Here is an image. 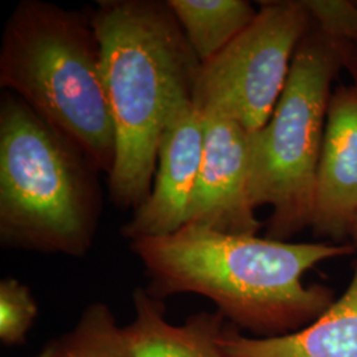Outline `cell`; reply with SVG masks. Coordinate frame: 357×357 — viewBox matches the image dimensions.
Instances as JSON below:
<instances>
[{
	"label": "cell",
	"mask_w": 357,
	"mask_h": 357,
	"mask_svg": "<svg viewBox=\"0 0 357 357\" xmlns=\"http://www.w3.org/2000/svg\"><path fill=\"white\" fill-rule=\"evenodd\" d=\"M155 298L197 294L237 330L255 337L298 331L335 301L331 289L303 277L320 262L352 255L347 243H291L229 234L199 225L130 243Z\"/></svg>",
	"instance_id": "obj_1"
},
{
	"label": "cell",
	"mask_w": 357,
	"mask_h": 357,
	"mask_svg": "<svg viewBox=\"0 0 357 357\" xmlns=\"http://www.w3.org/2000/svg\"><path fill=\"white\" fill-rule=\"evenodd\" d=\"M90 13L115 131L109 196L134 212L150 197L168 116L193 94L202 63L167 0H101Z\"/></svg>",
	"instance_id": "obj_2"
},
{
	"label": "cell",
	"mask_w": 357,
	"mask_h": 357,
	"mask_svg": "<svg viewBox=\"0 0 357 357\" xmlns=\"http://www.w3.org/2000/svg\"><path fill=\"white\" fill-rule=\"evenodd\" d=\"M0 88L76 144L101 174L112 172L114 125L90 11L43 0L19 1L3 29Z\"/></svg>",
	"instance_id": "obj_3"
},
{
	"label": "cell",
	"mask_w": 357,
	"mask_h": 357,
	"mask_svg": "<svg viewBox=\"0 0 357 357\" xmlns=\"http://www.w3.org/2000/svg\"><path fill=\"white\" fill-rule=\"evenodd\" d=\"M86 155L11 91L0 97V243L81 258L103 209Z\"/></svg>",
	"instance_id": "obj_4"
},
{
	"label": "cell",
	"mask_w": 357,
	"mask_h": 357,
	"mask_svg": "<svg viewBox=\"0 0 357 357\" xmlns=\"http://www.w3.org/2000/svg\"><path fill=\"white\" fill-rule=\"evenodd\" d=\"M342 45L314 22L294 56L266 125L250 132V200L271 206L266 237L289 241L311 228L317 172Z\"/></svg>",
	"instance_id": "obj_5"
},
{
	"label": "cell",
	"mask_w": 357,
	"mask_h": 357,
	"mask_svg": "<svg viewBox=\"0 0 357 357\" xmlns=\"http://www.w3.org/2000/svg\"><path fill=\"white\" fill-rule=\"evenodd\" d=\"M311 24L305 1H262L255 20L216 57L202 64L193 101L199 107L221 109L249 132L264 128Z\"/></svg>",
	"instance_id": "obj_6"
},
{
	"label": "cell",
	"mask_w": 357,
	"mask_h": 357,
	"mask_svg": "<svg viewBox=\"0 0 357 357\" xmlns=\"http://www.w3.org/2000/svg\"><path fill=\"white\" fill-rule=\"evenodd\" d=\"M204 139V115L193 94L180 97L160 139L150 197L121 228L130 243L168 236L188 224Z\"/></svg>",
	"instance_id": "obj_7"
},
{
	"label": "cell",
	"mask_w": 357,
	"mask_h": 357,
	"mask_svg": "<svg viewBox=\"0 0 357 357\" xmlns=\"http://www.w3.org/2000/svg\"><path fill=\"white\" fill-rule=\"evenodd\" d=\"M200 109L204 153L188 224L255 236L264 225L250 200V132L218 107Z\"/></svg>",
	"instance_id": "obj_8"
},
{
	"label": "cell",
	"mask_w": 357,
	"mask_h": 357,
	"mask_svg": "<svg viewBox=\"0 0 357 357\" xmlns=\"http://www.w3.org/2000/svg\"><path fill=\"white\" fill-rule=\"evenodd\" d=\"M357 215V88L331 94L315 183L311 229L339 243Z\"/></svg>",
	"instance_id": "obj_9"
},
{
	"label": "cell",
	"mask_w": 357,
	"mask_h": 357,
	"mask_svg": "<svg viewBox=\"0 0 357 357\" xmlns=\"http://www.w3.org/2000/svg\"><path fill=\"white\" fill-rule=\"evenodd\" d=\"M225 357H357V270L344 293L320 317L298 331L274 336H243L228 326Z\"/></svg>",
	"instance_id": "obj_10"
},
{
	"label": "cell",
	"mask_w": 357,
	"mask_h": 357,
	"mask_svg": "<svg viewBox=\"0 0 357 357\" xmlns=\"http://www.w3.org/2000/svg\"><path fill=\"white\" fill-rule=\"evenodd\" d=\"M134 318L125 333L134 357H225L222 336L229 323L218 311H202L183 324L166 318L163 301L146 289L132 293Z\"/></svg>",
	"instance_id": "obj_11"
},
{
	"label": "cell",
	"mask_w": 357,
	"mask_h": 357,
	"mask_svg": "<svg viewBox=\"0 0 357 357\" xmlns=\"http://www.w3.org/2000/svg\"><path fill=\"white\" fill-rule=\"evenodd\" d=\"M202 64L237 38L258 11L245 0H167Z\"/></svg>",
	"instance_id": "obj_12"
},
{
	"label": "cell",
	"mask_w": 357,
	"mask_h": 357,
	"mask_svg": "<svg viewBox=\"0 0 357 357\" xmlns=\"http://www.w3.org/2000/svg\"><path fill=\"white\" fill-rule=\"evenodd\" d=\"M53 344L59 357H134L125 327L103 302L88 305L76 326Z\"/></svg>",
	"instance_id": "obj_13"
},
{
	"label": "cell",
	"mask_w": 357,
	"mask_h": 357,
	"mask_svg": "<svg viewBox=\"0 0 357 357\" xmlns=\"http://www.w3.org/2000/svg\"><path fill=\"white\" fill-rule=\"evenodd\" d=\"M38 315V302L26 284L11 277L0 281V340L3 344H23Z\"/></svg>",
	"instance_id": "obj_14"
},
{
	"label": "cell",
	"mask_w": 357,
	"mask_h": 357,
	"mask_svg": "<svg viewBox=\"0 0 357 357\" xmlns=\"http://www.w3.org/2000/svg\"><path fill=\"white\" fill-rule=\"evenodd\" d=\"M305 4L312 22L330 38L339 43L357 40V4L337 0H311Z\"/></svg>",
	"instance_id": "obj_15"
},
{
	"label": "cell",
	"mask_w": 357,
	"mask_h": 357,
	"mask_svg": "<svg viewBox=\"0 0 357 357\" xmlns=\"http://www.w3.org/2000/svg\"><path fill=\"white\" fill-rule=\"evenodd\" d=\"M343 50V63L355 77V86L357 88V40L349 43H339Z\"/></svg>",
	"instance_id": "obj_16"
},
{
	"label": "cell",
	"mask_w": 357,
	"mask_h": 357,
	"mask_svg": "<svg viewBox=\"0 0 357 357\" xmlns=\"http://www.w3.org/2000/svg\"><path fill=\"white\" fill-rule=\"evenodd\" d=\"M33 357H59L57 356V352H56V348L53 342H51L50 344L45 345L44 349L41 352H38V355H35Z\"/></svg>",
	"instance_id": "obj_17"
},
{
	"label": "cell",
	"mask_w": 357,
	"mask_h": 357,
	"mask_svg": "<svg viewBox=\"0 0 357 357\" xmlns=\"http://www.w3.org/2000/svg\"><path fill=\"white\" fill-rule=\"evenodd\" d=\"M349 237L352 238V243H354V249L357 252V215L354 218V222L351 225V230H349Z\"/></svg>",
	"instance_id": "obj_18"
}]
</instances>
